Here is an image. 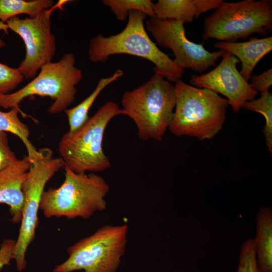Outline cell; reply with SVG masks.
<instances>
[{"label":"cell","instance_id":"cell-1","mask_svg":"<svg viewBox=\"0 0 272 272\" xmlns=\"http://www.w3.org/2000/svg\"><path fill=\"white\" fill-rule=\"evenodd\" d=\"M146 17L140 11H130L127 24L121 32L109 36L98 34L93 38L88 50L90 60L104 63L113 55L135 56L153 63L155 73L168 81L176 82L181 80L184 70L178 66L151 39L144 24Z\"/></svg>","mask_w":272,"mask_h":272},{"label":"cell","instance_id":"cell-2","mask_svg":"<svg viewBox=\"0 0 272 272\" xmlns=\"http://www.w3.org/2000/svg\"><path fill=\"white\" fill-rule=\"evenodd\" d=\"M176 105L169 126L177 137L211 140L226 121L228 101L216 92L189 85L181 80L175 82Z\"/></svg>","mask_w":272,"mask_h":272},{"label":"cell","instance_id":"cell-3","mask_svg":"<svg viewBox=\"0 0 272 272\" xmlns=\"http://www.w3.org/2000/svg\"><path fill=\"white\" fill-rule=\"evenodd\" d=\"M121 103V115L133 121L140 139L161 141L173 116L175 87L155 73L145 83L124 92Z\"/></svg>","mask_w":272,"mask_h":272},{"label":"cell","instance_id":"cell-4","mask_svg":"<svg viewBox=\"0 0 272 272\" xmlns=\"http://www.w3.org/2000/svg\"><path fill=\"white\" fill-rule=\"evenodd\" d=\"M64 169L62 184L42 193L40 209L46 218L88 219L106 209L105 198L110 187L103 177L93 172L77 173Z\"/></svg>","mask_w":272,"mask_h":272},{"label":"cell","instance_id":"cell-5","mask_svg":"<svg viewBox=\"0 0 272 272\" xmlns=\"http://www.w3.org/2000/svg\"><path fill=\"white\" fill-rule=\"evenodd\" d=\"M121 115L118 104L109 101L76 131L64 133L58 149L64 167L74 172H101L111 165L102 147L104 133L110 121Z\"/></svg>","mask_w":272,"mask_h":272},{"label":"cell","instance_id":"cell-6","mask_svg":"<svg viewBox=\"0 0 272 272\" xmlns=\"http://www.w3.org/2000/svg\"><path fill=\"white\" fill-rule=\"evenodd\" d=\"M76 61L75 55L67 53L59 61L45 64L31 82L19 90L0 94V107L20 109L19 104L25 98L38 95L54 100L48 109L50 113L64 111L74 101L76 86L83 77L82 71L75 65Z\"/></svg>","mask_w":272,"mask_h":272},{"label":"cell","instance_id":"cell-7","mask_svg":"<svg viewBox=\"0 0 272 272\" xmlns=\"http://www.w3.org/2000/svg\"><path fill=\"white\" fill-rule=\"evenodd\" d=\"M272 29V1H223L204 21L202 38L235 42L252 34L266 36Z\"/></svg>","mask_w":272,"mask_h":272},{"label":"cell","instance_id":"cell-8","mask_svg":"<svg viewBox=\"0 0 272 272\" xmlns=\"http://www.w3.org/2000/svg\"><path fill=\"white\" fill-rule=\"evenodd\" d=\"M126 224L104 225L67 248L69 257L53 272H116L127 242Z\"/></svg>","mask_w":272,"mask_h":272},{"label":"cell","instance_id":"cell-9","mask_svg":"<svg viewBox=\"0 0 272 272\" xmlns=\"http://www.w3.org/2000/svg\"><path fill=\"white\" fill-rule=\"evenodd\" d=\"M40 151L41 156L30 162V169L22 185L24 203L21 226L13 251V259L19 271L27 266L26 252L35 236L38 225V210L45 186L55 173L64 167L61 159L54 158L51 150L43 148Z\"/></svg>","mask_w":272,"mask_h":272},{"label":"cell","instance_id":"cell-10","mask_svg":"<svg viewBox=\"0 0 272 272\" xmlns=\"http://www.w3.org/2000/svg\"><path fill=\"white\" fill-rule=\"evenodd\" d=\"M145 27L156 44L172 51L174 62L183 70L190 69L202 73L215 66L217 60L226 52L222 50L211 52L203 44L190 41L186 37L184 23L177 20L150 18Z\"/></svg>","mask_w":272,"mask_h":272},{"label":"cell","instance_id":"cell-11","mask_svg":"<svg viewBox=\"0 0 272 272\" xmlns=\"http://www.w3.org/2000/svg\"><path fill=\"white\" fill-rule=\"evenodd\" d=\"M56 6L44 10L37 16L21 19L15 17L6 23L19 35L25 46V56L18 69L24 78H34L41 68L52 62L56 40L51 31L50 15Z\"/></svg>","mask_w":272,"mask_h":272},{"label":"cell","instance_id":"cell-12","mask_svg":"<svg viewBox=\"0 0 272 272\" xmlns=\"http://www.w3.org/2000/svg\"><path fill=\"white\" fill-rule=\"evenodd\" d=\"M239 62L236 57L226 52L218 66L208 73L193 75L190 82L194 87L208 89L226 97L233 111L237 112L258 94L237 70Z\"/></svg>","mask_w":272,"mask_h":272},{"label":"cell","instance_id":"cell-13","mask_svg":"<svg viewBox=\"0 0 272 272\" xmlns=\"http://www.w3.org/2000/svg\"><path fill=\"white\" fill-rule=\"evenodd\" d=\"M30 167L28 156L11 164L0 171V203L9 207L12 221L21 222L24 195L22 185Z\"/></svg>","mask_w":272,"mask_h":272},{"label":"cell","instance_id":"cell-14","mask_svg":"<svg viewBox=\"0 0 272 272\" xmlns=\"http://www.w3.org/2000/svg\"><path fill=\"white\" fill-rule=\"evenodd\" d=\"M219 50L228 52L236 57L241 62L239 72L247 82L258 62L272 50V37L251 38L242 42L221 41L214 44Z\"/></svg>","mask_w":272,"mask_h":272},{"label":"cell","instance_id":"cell-15","mask_svg":"<svg viewBox=\"0 0 272 272\" xmlns=\"http://www.w3.org/2000/svg\"><path fill=\"white\" fill-rule=\"evenodd\" d=\"M222 0H158L154 3L155 17L191 23L202 14L216 9Z\"/></svg>","mask_w":272,"mask_h":272},{"label":"cell","instance_id":"cell-16","mask_svg":"<svg viewBox=\"0 0 272 272\" xmlns=\"http://www.w3.org/2000/svg\"><path fill=\"white\" fill-rule=\"evenodd\" d=\"M256 260L259 272H272V209L262 207L256 220Z\"/></svg>","mask_w":272,"mask_h":272},{"label":"cell","instance_id":"cell-17","mask_svg":"<svg viewBox=\"0 0 272 272\" xmlns=\"http://www.w3.org/2000/svg\"><path fill=\"white\" fill-rule=\"evenodd\" d=\"M122 70L118 69L110 77L101 79L93 91L76 106L64 110L69 122V130L73 132L79 129L88 120L89 111L94 101L108 86L123 75Z\"/></svg>","mask_w":272,"mask_h":272},{"label":"cell","instance_id":"cell-18","mask_svg":"<svg viewBox=\"0 0 272 272\" xmlns=\"http://www.w3.org/2000/svg\"><path fill=\"white\" fill-rule=\"evenodd\" d=\"M23 117H27L20 109L12 108L7 112L0 111V130L10 132L18 137L23 142L28 152V157L30 162L38 159L41 152L37 151L29 140L30 130L28 126L23 122L19 117V113ZM30 117V116H29Z\"/></svg>","mask_w":272,"mask_h":272},{"label":"cell","instance_id":"cell-19","mask_svg":"<svg viewBox=\"0 0 272 272\" xmlns=\"http://www.w3.org/2000/svg\"><path fill=\"white\" fill-rule=\"evenodd\" d=\"M53 4L52 0H0V21L6 23L21 14L35 17L44 10L52 8Z\"/></svg>","mask_w":272,"mask_h":272},{"label":"cell","instance_id":"cell-20","mask_svg":"<svg viewBox=\"0 0 272 272\" xmlns=\"http://www.w3.org/2000/svg\"><path fill=\"white\" fill-rule=\"evenodd\" d=\"M102 2L120 21L126 20L132 11H140L150 18L155 17L154 3L151 0H103Z\"/></svg>","mask_w":272,"mask_h":272},{"label":"cell","instance_id":"cell-21","mask_svg":"<svg viewBox=\"0 0 272 272\" xmlns=\"http://www.w3.org/2000/svg\"><path fill=\"white\" fill-rule=\"evenodd\" d=\"M260 97L246 102L242 106L245 109L259 113L263 115L265 124L263 132L268 151L272 153V94L269 90L260 92Z\"/></svg>","mask_w":272,"mask_h":272},{"label":"cell","instance_id":"cell-22","mask_svg":"<svg viewBox=\"0 0 272 272\" xmlns=\"http://www.w3.org/2000/svg\"><path fill=\"white\" fill-rule=\"evenodd\" d=\"M236 272H259L256 260V242L254 239L249 238L243 243Z\"/></svg>","mask_w":272,"mask_h":272},{"label":"cell","instance_id":"cell-23","mask_svg":"<svg viewBox=\"0 0 272 272\" xmlns=\"http://www.w3.org/2000/svg\"><path fill=\"white\" fill-rule=\"evenodd\" d=\"M24 79L19 70L0 62V94L14 90Z\"/></svg>","mask_w":272,"mask_h":272},{"label":"cell","instance_id":"cell-24","mask_svg":"<svg viewBox=\"0 0 272 272\" xmlns=\"http://www.w3.org/2000/svg\"><path fill=\"white\" fill-rule=\"evenodd\" d=\"M18 160L9 146L6 132L0 130V171Z\"/></svg>","mask_w":272,"mask_h":272},{"label":"cell","instance_id":"cell-25","mask_svg":"<svg viewBox=\"0 0 272 272\" xmlns=\"http://www.w3.org/2000/svg\"><path fill=\"white\" fill-rule=\"evenodd\" d=\"M249 79L251 88L257 92L269 90L272 85V69L260 75L251 76Z\"/></svg>","mask_w":272,"mask_h":272},{"label":"cell","instance_id":"cell-26","mask_svg":"<svg viewBox=\"0 0 272 272\" xmlns=\"http://www.w3.org/2000/svg\"><path fill=\"white\" fill-rule=\"evenodd\" d=\"M15 240L6 239L0 245V271L6 265L10 264L13 259V251Z\"/></svg>","mask_w":272,"mask_h":272},{"label":"cell","instance_id":"cell-27","mask_svg":"<svg viewBox=\"0 0 272 272\" xmlns=\"http://www.w3.org/2000/svg\"><path fill=\"white\" fill-rule=\"evenodd\" d=\"M8 27L6 23L0 21V31H4L6 34H8ZM6 45L5 42L0 39V49Z\"/></svg>","mask_w":272,"mask_h":272},{"label":"cell","instance_id":"cell-28","mask_svg":"<svg viewBox=\"0 0 272 272\" xmlns=\"http://www.w3.org/2000/svg\"><path fill=\"white\" fill-rule=\"evenodd\" d=\"M75 272H76V271H75ZM80 272H84V271H80Z\"/></svg>","mask_w":272,"mask_h":272}]
</instances>
